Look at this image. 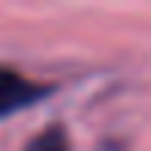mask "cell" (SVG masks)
<instances>
[{
	"mask_svg": "<svg viewBox=\"0 0 151 151\" xmlns=\"http://www.w3.org/2000/svg\"><path fill=\"white\" fill-rule=\"evenodd\" d=\"M50 93H52L50 83H37L16 68L0 65V117H9V114H19L25 108L37 105Z\"/></svg>",
	"mask_w": 151,
	"mask_h": 151,
	"instance_id": "obj_1",
	"label": "cell"
},
{
	"mask_svg": "<svg viewBox=\"0 0 151 151\" xmlns=\"http://www.w3.org/2000/svg\"><path fill=\"white\" fill-rule=\"evenodd\" d=\"M25 151H71V139H68V129L62 123H50L43 127L37 136H31Z\"/></svg>",
	"mask_w": 151,
	"mask_h": 151,
	"instance_id": "obj_2",
	"label": "cell"
}]
</instances>
